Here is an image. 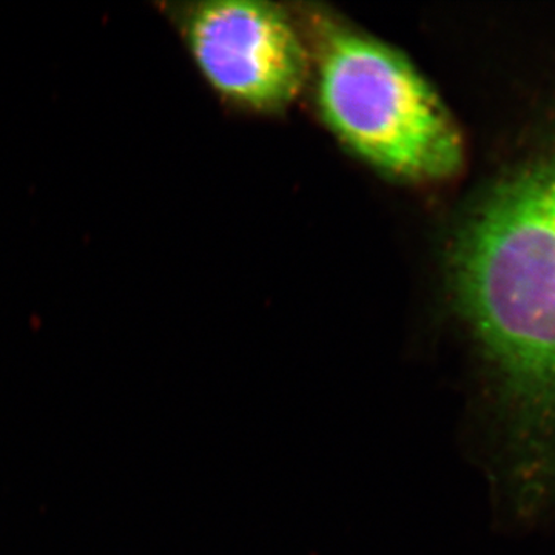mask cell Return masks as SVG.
Wrapping results in <instances>:
<instances>
[{"label": "cell", "instance_id": "6da1fadb", "mask_svg": "<svg viewBox=\"0 0 555 555\" xmlns=\"http://www.w3.org/2000/svg\"><path fill=\"white\" fill-rule=\"evenodd\" d=\"M455 275L491 371L507 495L521 517L546 516L555 511V138L473 215Z\"/></svg>", "mask_w": 555, "mask_h": 555}, {"label": "cell", "instance_id": "7a4b0ae2", "mask_svg": "<svg viewBox=\"0 0 555 555\" xmlns=\"http://www.w3.org/2000/svg\"><path fill=\"white\" fill-rule=\"evenodd\" d=\"M318 100L346 145L396 177L441 181L465 163L462 133L436 91L406 57L366 35L328 25Z\"/></svg>", "mask_w": 555, "mask_h": 555}, {"label": "cell", "instance_id": "3957f363", "mask_svg": "<svg viewBox=\"0 0 555 555\" xmlns=\"http://www.w3.org/2000/svg\"><path fill=\"white\" fill-rule=\"evenodd\" d=\"M204 79L248 107L288 104L305 86L308 56L294 25L270 3L217 0L159 5Z\"/></svg>", "mask_w": 555, "mask_h": 555}]
</instances>
